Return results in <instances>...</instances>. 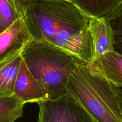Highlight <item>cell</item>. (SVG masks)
<instances>
[{"label": "cell", "mask_w": 122, "mask_h": 122, "mask_svg": "<svg viewBox=\"0 0 122 122\" xmlns=\"http://www.w3.org/2000/svg\"><path fill=\"white\" fill-rule=\"evenodd\" d=\"M21 56L41 86L46 100L67 94L70 75L77 66L86 63L71 54L35 40L25 46Z\"/></svg>", "instance_id": "2"}, {"label": "cell", "mask_w": 122, "mask_h": 122, "mask_svg": "<svg viewBox=\"0 0 122 122\" xmlns=\"http://www.w3.org/2000/svg\"><path fill=\"white\" fill-rule=\"evenodd\" d=\"M89 17H104L120 4L122 0H70Z\"/></svg>", "instance_id": "10"}, {"label": "cell", "mask_w": 122, "mask_h": 122, "mask_svg": "<svg viewBox=\"0 0 122 122\" xmlns=\"http://www.w3.org/2000/svg\"><path fill=\"white\" fill-rule=\"evenodd\" d=\"M5 29H7L5 26L4 24L3 21H2V19L1 17V15H0V33L3 32Z\"/></svg>", "instance_id": "15"}, {"label": "cell", "mask_w": 122, "mask_h": 122, "mask_svg": "<svg viewBox=\"0 0 122 122\" xmlns=\"http://www.w3.org/2000/svg\"><path fill=\"white\" fill-rule=\"evenodd\" d=\"M25 105L14 95L0 98V122H15L23 117Z\"/></svg>", "instance_id": "11"}, {"label": "cell", "mask_w": 122, "mask_h": 122, "mask_svg": "<svg viewBox=\"0 0 122 122\" xmlns=\"http://www.w3.org/2000/svg\"><path fill=\"white\" fill-rule=\"evenodd\" d=\"M88 67L91 72L104 77L115 86H122V55L108 52L88 63Z\"/></svg>", "instance_id": "7"}, {"label": "cell", "mask_w": 122, "mask_h": 122, "mask_svg": "<svg viewBox=\"0 0 122 122\" xmlns=\"http://www.w3.org/2000/svg\"><path fill=\"white\" fill-rule=\"evenodd\" d=\"M20 60L21 54H18L0 63V98L9 97L14 95Z\"/></svg>", "instance_id": "9"}, {"label": "cell", "mask_w": 122, "mask_h": 122, "mask_svg": "<svg viewBox=\"0 0 122 122\" xmlns=\"http://www.w3.org/2000/svg\"><path fill=\"white\" fill-rule=\"evenodd\" d=\"M104 17L112 28L114 51L122 55V2Z\"/></svg>", "instance_id": "12"}, {"label": "cell", "mask_w": 122, "mask_h": 122, "mask_svg": "<svg viewBox=\"0 0 122 122\" xmlns=\"http://www.w3.org/2000/svg\"><path fill=\"white\" fill-rule=\"evenodd\" d=\"M37 103L39 108L37 122H96L69 94Z\"/></svg>", "instance_id": "4"}, {"label": "cell", "mask_w": 122, "mask_h": 122, "mask_svg": "<svg viewBox=\"0 0 122 122\" xmlns=\"http://www.w3.org/2000/svg\"><path fill=\"white\" fill-rule=\"evenodd\" d=\"M89 18L70 0H36L29 5L23 19L32 40L90 63L93 44Z\"/></svg>", "instance_id": "1"}, {"label": "cell", "mask_w": 122, "mask_h": 122, "mask_svg": "<svg viewBox=\"0 0 122 122\" xmlns=\"http://www.w3.org/2000/svg\"><path fill=\"white\" fill-rule=\"evenodd\" d=\"M13 95L25 104L46 100L41 86L30 72L21 56Z\"/></svg>", "instance_id": "6"}, {"label": "cell", "mask_w": 122, "mask_h": 122, "mask_svg": "<svg viewBox=\"0 0 122 122\" xmlns=\"http://www.w3.org/2000/svg\"><path fill=\"white\" fill-rule=\"evenodd\" d=\"M0 15L6 28L22 18L11 0H0Z\"/></svg>", "instance_id": "13"}, {"label": "cell", "mask_w": 122, "mask_h": 122, "mask_svg": "<svg viewBox=\"0 0 122 122\" xmlns=\"http://www.w3.org/2000/svg\"><path fill=\"white\" fill-rule=\"evenodd\" d=\"M32 41L23 18H19L0 33V63L14 55L21 54Z\"/></svg>", "instance_id": "5"}, {"label": "cell", "mask_w": 122, "mask_h": 122, "mask_svg": "<svg viewBox=\"0 0 122 122\" xmlns=\"http://www.w3.org/2000/svg\"><path fill=\"white\" fill-rule=\"evenodd\" d=\"M66 90L96 122H122L115 86L91 72L87 63L78 65L71 73Z\"/></svg>", "instance_id": "3"}, {"label": "cell", "mask_w": 122, "mask_h": 122, "mask_svg": "<svg viewBox=\"0 0 122 122\" xmlns=\"http://www.w3.org/2000/svg\"><path fill=\"white\" fill-rule=\"evenodd\" d=\"M18 12L22 18H24L25 11L32 1L36 0H11Z\"/></svg>", "instance_id": "14"}, {"label": "cell", "mask_w": 122, "mask_h": 122, "mask_svg": "<svg viewBox=\"0 0 122 122\" xmlns=\"http://www.w3.org/2000/svg\"><path fill=\"white\" fill-rule=\"evenodd\" d=\"M89 21L92 39L93 61L104 54L114 51L113 36L110 25L105 17H89Z\"/></svg>", "instance_id": "8"}]
</instances>
